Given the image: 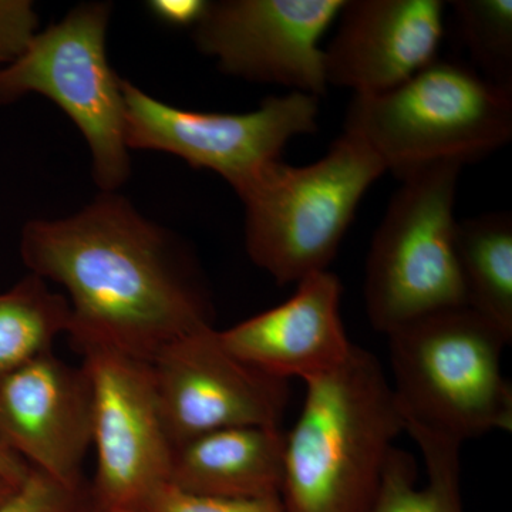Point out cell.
Returning <instances> with one entry per match:
<instances>
[{"label": "cell", "mask_w": 512, "mask_h": 512, "mask_svg": "<svg viewBox=\"0 0 512 512\" xmlns=\"http://www.w3.org/2000/svg\"><path fill=\"white\" fill-rule=\"evenodd\" d=\"M384 173L376 154L348 133L315 163L266 164L235 190L249 258L279 285L328 271L363 195Z\"/></svg>", "instance_id": "5b68a950"}, {"label": "cell", "mask_w": 512, "mask_h": 512, "mask_svg": "<svg viewBox=\"0 0 512 512\" xmlns=\"http://www.w3.org/2000/svg\"><path fill=\"white\" fill-rule=\"evenodd\" d=\"M72 326V308L63 293L30 274L0 293V380L52 352L53 343Z\"/></svg>", "instance_id": "ac0fdd59"}, {"label": "cell", "mask_w": 512, "mask_h": 512, "mask_svg": "<svg viewBox=\"0 0 512 512\" xmlns=\"http://www.w3.org/2000/svg\"><path fill=\"white\" fill-rule=\"evenodd\" d=\"M296 285L288 301L221 330L220 338L232 355L258 372L308 382L342 365L353 345L340 318L338 276L315 272Z\"/></svg>", "instance_id": "5bb4252c"}, {"label": "cell", "mask_w": 512, "mask_h": 512, "mask_svg": "<svg viewBox=\"0 0 512 512\" xmlns=\"http://www.w3.org/2000/svg\"><path fill=\"white\" fill-rule=\"evenodd\" d=\"M393 393L404 431L420 430L463 444L512 429V389L501 373L511 339L471 308L447 309L389 335Z\"/></svg>", "instance_id": "3957f363"}, {"label": "cell", "mask_w": 512, "mask_h": 512, "mask_svg": "<svg viewBox=\"0 0 512 512\" xmlns=\"http://www.w3.org/2000/svg\"><path fill=\"white\" fill-rule=\"evenodd\" d=\"M3 64H6V62H5V60H3V57L0 56V67H2Z\"/></svg>", "instance_id": "d4e9b609"}, {"label": "cell", "mask_w": 512, "mask_h": 512, "mask_svg": "<svg viewBox=\"0 0 512 512\" xmlns=\"http://www.w3.org/2000/svg\"><path fill=\"white\" fill-rule=\"evenodd\" d=\"M121 90L128 150L173 154L221 175L234 191L281 160L292 138L318 131L319 99L309 94L269 96L256 110L227 114L178 109L124 79Z\"/></svg>", "instance_id": "ba28073f"}, {"label": "cell", "mask_w": 512, "mask_h": 512, "mask_svg": "<svg viewBox=\"0 0 512 512\" xmlns=\"http://www.w3.org/2000/svg\"><path fill=\"white\" fill-rule=\"evenodd\" d=\"M0 440L30 467L82 484L93 444V392L83 366L53 352L0 380Z\"/></svg>", "instance_id": "7c38bea8"}, {"label": "cell", "mask_w": 512, "mask_h": 512, "mask_svg": "<svg viewBox=\"0 0 512 512\" xmlns=\"http://www.w3.org/2000/svg\"><path fill=\"white\" fill-rule=\"evenodd\" d=\"M138 512H286L281 497L221 498L185 493L170 483L158 488Z\"/></svg>", "instance_id": "44dd1931"}, {"label": "cell", "mask_w": 512, "mask_h": 512, "mask_svg": "<svg viewBox=\"0 0 512 512\" xmlns=\"http://www.w3.org/2000/svg\"><path fill=\"white\" fill-rule=\"evenodd\" d=\"M456 254L468 308L512 339L511 212L457 221Z\"/></svg>", "instance_id": "2e32d148"}, {"label": "cell", "mask_w": 512, "mask_h": 512, "mask_svg": "<svg viewBox=\"0 0 512 512\" xmlns=\"http://www.w3.org/2000/svg\"><path fill=\"white\" fill-rule=\"evenodd\" d=\"M208 2L204 0H153L148 8L158 19L171 26L194 28L204 15Z\"/></svg>", "instance_id": "603a6c76"}, {"label": "cell", "mask_w": 512, "mask_h": 512, "mask_svg": "<svg viewBox=\"0 0 512 512\" xmlns=\"http://www.w3.org/2000/svg\"><path fill=\"white\" fill-rule=\"evenodd\" d=\"M74 348L92 383L97 470L90 491L100 512H138L170 483L174 454L150 362L103 343Z\"/></svg>", "instance_id": "9c48e42d"}, {"label": "cell", "mask_w": 512, "mask_h": 512, "mask_svg": "<svg viewBox=\"0 0 512 512\" xmlns=\"http://www.w3.org/2000/svg\"><path fill=\"white\" fill-rule=\"evenodd\" d=\"M444 9L440 0H345L323 50L328 86L369 96L406 82L437 59Z\"/></svg>", "instance_id": "4fadbf2b"}, {"label": "cell", "mask_w": 512, "mask_h": 512, "mask_svg": "<svg viewBox=\"0 0 512 512\" xmlns=\"http://www.w3.org/2000/svg\"><path fill=\"white\" fill-rule=\"evenodd\" d=\"M461 170L458 163L431 164L399 178L367 256L366 311L379 332L466 308L454 217Z\"/></svg>", "instance_id": "8992f818"}, {"label": "cell", "mask_w": 512, "mask_h": 512, "mask_svg": "<svg viewBox=\"0 0 512 512\" xmlns=\"http://www.w3.org/2000/svg\"><path fill=\"white\" fill-rule=\"evenodd\" d=\"M0 512H100L89 481L66 484L30 468L15 493L0 501Z\"/></svg>", "instance_id": "ffe728a7"}, {"label": "cell", "mask_w": 512, "mask_h": 512, "mask_svg": "<svg viewBox=\"0 0 512 512\" xmlns=\"http://www.w3.org/2000/svg\"><path fill=\"white\" fill-rule=\"evenodd\" d=\"M30 468L22 457L0 440V501L15 493L25 483Z\"/></svg>", "instance_id": "cb8c5ba5"}, {"label": "cell", "mask_w": 512, "mask_h": 512, "mask_svg": "<svg viewBox=\"0 0 512 512\" xmlns=\"http://www.w3.org/2000/svg\"><path fill=\"white\" fill-rule=\"evenodd\" d=\"M110 13L109 3L76 6L0 67V104L29 93L55 101L89 144L93 180L103 192L119 190L131 175L123 79L107 59Z\"/></svg>", "instance_id": "52a82bcc"}, {"label": "cell", "mask_w": 512, "mask_h": 512, "mask_svg": "<svg viewBox=\"0 0 512 512\" xmlns=\"http://www.w3.org/2000/svg\"><path fill=\"white\" fill-rule=\"evenodd\" d=\"M419 444L427 480L417 485V467L406 451L392 448L373 500L365 512H464L461 444L420 430H407Z\"/></svg>", "instance_id": "e0dca14e"}, {"label": "cell", "mask_w": 512, "mask_h": 512, "mask_svg": "<svg viewBox=\"0 0 512 512\" xmlns=\"http://www.w3.org/2000/svg\"><path fill=\"white\" fill-rule=\"evenodd\" d=\"M343 5L345 0L208 2L192 39L228 76L320 99L329 86L319 43Z\"/></svg>", "instance_id": "30bf717a"}, {"label": "cell", "mask_w": 512, "mask_h": 512, "mask_svg": "<svg viewBox=\"0 0 512 512\" xmlns=\"http://www.w3.org/2000/svg\"><path fill=\"white\" fill-rule=\"evenodd\" d=\"M397 180L426 165L476 163L510 143L512 92L473 66L434 60L392 90L353 96L345 131Z\"/></svg>", "instance_id": "277c9868"}, {"label": "cell", "mask_w": 512, "mask_h": 512, "mask_svg": "<svg viewBox=\"0 0 512 512\" xmlns=\"http://www.w3.org/2000/svg\"><path fill=\"white\" fill-rule=\"evenodd\" d=\"M150 365L174 448L229 427H281L288 382L241 362L212 326L174 340Z\"/></svg>", "instance_id": "8fae6325"}, {"label": "cell", "mask_w": 512, "mask_h": 512, "mask_svg": "<svg viewBox=\"0 0 512 512\" xmlns=\"http://www.w3.org/2000/svg\"><path fill=\"white\" fill-rule=\"evenodd\" d=\"M450 5L473 69L512 92V0H454Z\"/></svg>", "instance_id": "d6986e66"}, {"label": "cell", "mask_w": 512, "mask_h": 512, "mask_svg": "<svg viewBox=\"0 0 512 512\" xmlns=\"http://www.w3.org/2000/svg\"><path fill=\"white\" fill-rule=\"evenodd\" d=\"M39 19L32 2L0 0V56L6 64L18 59L37 35Z\"/></svg>", "instance_id": "7402d4cb"}, {"label": "cell", "mask_w": 512, "mask_h": 512, "mask_svg": "<svg viewBox=\"0 0 512 512\" xmlns=\"http://www.w3.org/2000/svg\"><path fill=\"white\" fill-rule=\"evenodd\" d=\"M284 456L281 427L211 431L174 448L170 484L207 497H281Z\"/></svg>", "instance_id": "9a60e30c"}, {"label": "cell", "mask_w": 512, "mask_h": 512, "mask_svg": "<svg viewBox=\"0 0 512 512\" xmlns=\"http://www.w3.org/2000/svg\"><path fill=\"white\" fill-rule=\"evenodd\" d=\"M20 254L33 275L67 292L73 345L103 343L151 362L174 340L212 326L183 242L117 191H101L72 217L29 221Z\"/></svg>", "instance_id": "6da1fadb"}, {"label": "cell", "mask_w": 512, "mask_h": 512, "mask_svg": "<svg viewBox=\"0 0 512 512\" xmlns=\"http://www.w3.org/2000/svg\"><path fill=\"white\" fill-rule=\"evenodd\" d=\"M306 383L285 436L286 512H365L404 421L379 360L353 345L342 365Z\"/></svg>", "instance_id": "7a4b0ae2"}]
</instances>
